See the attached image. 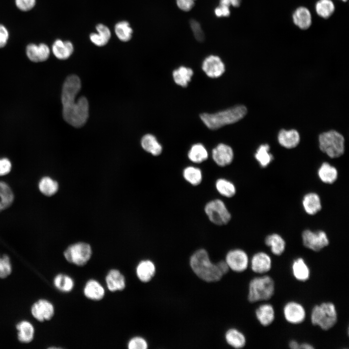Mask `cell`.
Returning <instances> with one entry per match:
<instances>
[{
    "label": "cell",
    "mask_w": 349,
    "mask_h": 349,
    "mask_svg": "<svg viewBox=\"0 0 349 349\" xmlns=\"http://www.w3.org/2000/svg\"><path fill=\"white\" fill-rule=\"evenodd\" d=\"M342 0V1H344V2H346V1H347L348 0Z\"/></svg>",
    "instance_id": "cell-54"
},
{
    "label": "cell",
    "mask_w": 349,
    "mask_h": 349,
    "mask_svg": "<svg viewBox=\"0 0 349 349\" xmlns=\"http://www.w3.org/2000/svg\"><path fill=\"white\" fill-rule=\"evenodd\" d=\"M289 346L290 348L292 349H300V344L295 340H291L289 343Z\"/></svg>",
    "instance_id": "cell-52"
},
{
    "label": "cell",
    "mask_w": 349,
    "mask_h": 349,
    "mask_svg": "<svg viewBox=\"0 0 349 349\" xmlns=\"http://www.w3.org/2000/svg\"><path fill=\"white\" fill-rule=\"evenodd\" d=\"M12 169V164L7 158L0 159V176L8 174Z\"/></svg>",
    "instance_id": "cell-46"
},
{
    "label": "cell",
    "mask_w": 349,
    "mask_h": 349,
    "mask_svg": "<svg viewBox=\"0 0 349 349\" xmlns=\"http://www.w3.org/2000/svg\"><path fill=\"white\" fill-rule=\"evenodd\" d=\"M196 0H176L177 7L181 10L188 12L194 6Z\"/></svg>",
    "instance_id": "cell-47"
},
{
    "label": "cell",
    "mask_w": 349,
    "mask_h": 349,
    "mask_svg": "<svg viewBox=\"0 0 349 349\" xmlns=\"http://www.w3.org/2000/svg\"><path fill=\"white\" fill-rule=\"evenodd\" d=\"M314 348V347L312 345H311L308 343H302V344H300V349H312Z\"/></svg>",
    "instance_id": "cell-53"
},
{
    "label": "cell",
    "mask_w": 349,
    "mask_h": 349,
    "mask_svg": "<svg viewBox=\"0 0 349 349\" xmlns=\"http://www.w3.org/2000/svg\"><path fill=\"white\" fill-rule=\"evenodd\" d=\"M15 3L21 11H28L34 7L36 0H15Z\"/></svg>",
    "instance_id": "cell-45"
},
{
    "label": "cell",
    "mask_w": 349,
    "mask_h": 349,
    "mask_svg": "<svg viewBox=\"0 0 349 349\" xmlns=\"http://www.w3.org/2000/svg\"><path fill=\"white\" fill-rule=\"evenodd\" d=\"M98 33H92L90 35L91 42L95 45L102 47L106 45L109 42L111 33L110 29L102 24H99L96 26Z\"/></svg>",
    "instance_id": "cell-28"
},
{
    "label": "cell",
    "mask_w": 349,
    "mask_h": 349,
    "mask_svg": "<svg viewBox=\"0 0 349 349\" xmlns=\"http://www.w3.org/2000/svg\"><path fill=\"white\" fill-rule=\"evenodd\" d=\"M301 238L303 245L315 252L320 251L329 244L328 236L322 230H305L302 233Z\"/></svg>",
    "instance_id": "cell-9"
},
{
    "label": "cell",
    "mask_w": 349,
    "mask_h": 349,
    "mask_svg": "<svg viewBox=\"0 0 349 349\" xmlns=\"http://www.w3.org/2000/svg\"><path fill=\"white\" fill-rule=\"evenodd\" d=\"M266 245L270 247L271 252L276 255H281L286 248V242L280 235L276 233L270 234L265 239Z\"/></svg>",
    "instance_id": "cell-26"
},
{
    "label": "cell",
    "mask_w": 349,
    "mask_h": 349,
    "mask_svg": "<svg viewBox=\"0 0 349 349\" xmlns=\"http://www.w3.org/2000/svg\"><path fill=\"white\" fill-rule=\"evenodd\" d=\"M83 292L85 296L90 300L99 301L105 295V290L103 286L97 281L91 279L86 284Z\"/></svg>",
    "instance_id": "cell-23"
},
{
    "label": "cell",
    "mask_w": 349,
    "mask_h": 349,
    "mask_svg": "<svg viewBox=\"0 0 349 349\" xmlns=\"http://www.w3.org/2000/svg\"><path fill=\"white\" fill-rule=\"evenodd\" d=\"M247 112V108L244 106L238 105L214 113H203L200 117L209 129L215 130L236 123L242 119Z\"/></svg>",
    "instance_id": "cell-3"
},
{
    "label": "cell",
    "mask_w": 349,
    "mask_h": 349,
    "mask_svg": "<svg viewBox=\"0 0 349 349\" xmlns=\"http://www.w3.org/2000/svg\"><path fill=\"white\" fill-rule=\"evenodd\" d=\"M284 315L286 320L293 324L302 322L306 317L303 306L296 301L287 302L284 307Z\"/></svg>",
    "instance_id": "cell-13"
},
{
    "label": "cell",
    "mask_w": 349,
    "mask_h": 349,
    "mask_svg": "<svg viewBox=\"0 0 349 349\" xmlns=\"http://www.w3.org/2000/svg\"><path fill=\"white\" fill-rule=\"evenodd\" d=\"M202 68L206 75L211 78L221 77L225 71V65L218 56L211 55L203 61Z\"/></svg>",
    "instance_id": "cell-12"
},
{
    "label": "cell",
    "mask_w": 349,
    "mask_h": 349,
    "mask_svg": "<svg viewBox=\"0 0 349 349\" xmlns=\"http://www.w3.org/2000/svg\"><path fill=\"white\" fill-rule=\"evenodd\" d=\"M214 13L217 17H227L230 16V10L229 7L219 5L214 10Z\"/></svg>",
    "instance_id": "cell-49"
},
{
    "label": "cell",
    "mask_w": 349,
    "mask_h": 349,
    "mask_svg": "<svg viewBox=\"0 0 349 349\" xmlns=\"http://www.w3.org/2000/svg\"><path fill=\"white\" fill-rule=\"evenodd\" d=\"M317 175L319 179L328 184L333 183L338 178V171L333 166L327 162H323L319 167Z\"/></svg>",
    "instance_id": "cell-24"
},
{
    "label": "cell",
    "mask_w": 349,
    "mask_h": 349,
    "mask_svg": "<svg viewBox=\"0 0 349 349\" xmlns=\"http://www.w3.org/2000/svg\"><path fill=\"white\" fill-rule=\"evenodd\" d=\"M12 272V266L9 256L6 254L0 256V278H4Z\"/></svg>",
    "instance_id": "cell-42"
},
{
    "label": "cell",
    "mask_w": 349,
    "mask_h": 349,
    "mask_svg": "<svg viewBox=\"0 0 349 349\" xmlns=\"http://www.w3.org/2000/svg\"><path fill=\"white\" fill-rule=\"evenodd\" d=\"M9 38V32L7 28L0 24V48L4 47L7 44Z\"/></svg>",
    "instance_id": "cell-48"
},
{
    "label": "cell",
    "mask_w": 349,
    "mask_h": 349,
    "mask_svg": "<svg viewBox=\"0 0 349 349\" xmlns=\"http://www.w3.org/2000/svg\"><path fill=\"white\" fill-rule=\"evenodd\" d=\"M136 272L138 279L141 281L147 283L154 276L156 267L154 263L150 260H142L137 265Z\"/></svg>",
    "instance_id": "cell-21"
},
{
    "label": "cell",
    "mask_w": 349,
    "mask_h": 349,
    "mask_svg": "<svg viewBox=\"0 0 349 349\" xmlns=\"http://www.w3.org/2000/svg\"><path fill=\"white\" fill-rule=\"evenodd\" d=\"M78 93L72 90L62 92L63 115L64 120L73 127H79L85 124L89 116V104L84 96L76 100Z\"/></svg>",
    "instance_id": "cell-1"
},
{
    "label": "cell",
    "mask_w": 349,
    "mask_h": 349,
    "mask_svg": "<svg viewBox=\"0 0 349 349\" xmlns=\"http://www.w3.org/2000/svg\"><path fill=\"white\" fill-rule=\"evenodd\" d=\"M241 0H220L219 5L229 7L231 5L238 7L241 4Z\"/></svg>",
    "instance_id": "cell-50"
},
{
    "label": "cell",
    "mask_w": 349,
    "mask_h": 349,
    "mask_svg": "<svg viewBox=\"0 0 349 349\" xmlns=\"http://www.w3.org/2000/svg\"><path fill=\"white\" fill-rule=\"evenodd\" d=\"M302 205L305 212L310 215L317 214L322 208L320 198L315 192L306 194L303 197Z\"/></svg>",
    "instance_id": "cell-19"
},
{
    "label": "cell",
    "mask_w": 349,
    "mask_h": 349,
    "mask_svg": "<svg viewBox=\"0 0 349 349\" xmlns=\"http://www.w3.org/2000/svg\"><path fill=\"white\" fill-rule=\"evenodd\" d=\"M54 284L57 289L64 292L71 291L74 286L73 279L69 276L63 274H59L55 277Z\"/></svg>",
    "instance_id": "cell-41"
},
{
    "label": "cell",
    "mask_w": 349,
    "mask_h": 349,
    "mask_svg": "<svg viewBox=\"0 0 349 349\" xmlns=\"http://www.w3.org/2000/svg\"><path fill=\"white\" fill-rule=\"evenodd\" d=\"M189 159L194 163H201L206 161L208 153L205 146L201 143L193 144L188 153Z\"/></svg>",
    "instance_id": "cell-31"
},
{
    "label": "cell",
    "mask_w": 349,
    "mask_h": 349,
    "mask_svg": "<svg viewBox=\"0 0 349 349\" xmlns=\"http://www.w3.org/2000/svg\"><path fill=\"white\" fill-rule=\"evenodd\" d=\"M28 58L33 62H41L47 60L50 54L49 47L45 44L41 43L38 45L30 44L26 49Z\"/></svg>",
    "instance_id": "cell-15"
},
{
    "label": "cell",
    "mask_w": 349,
    "mask_h": 349,
    "mask_svg": "<svg viewBox=\"0 0 349 349\" xmlns=\"http://www.w3.org/2000/svg\"><path fill=\"white\" fill-rule=\"evenodd\" d=\"M212 158L219 166L223 167L230 165L234 159L232 148L227 144L221 143L212 150Z\"/></svg>",
    "instance_id": "cell-11"
},
{
    "label": "cell",
    "mask_w": 349,
    "mask_h": 349,
    "mask_svg": "<svg viewBox=\"0 0 349 349\" xmlns=\"http://www.w3.org/2000/svg\"><path fill=\"white\" fill-rule=\"evenodd\" d=\"M114 31L118 39L123 42H127L132 37L133 30L129 23L126 21H122L116 23Z\"/></svg>",
    "instance_id": "cell-40"
},
{
    "label": "cell",
    "mask_w": 349,
    "mask_h": 349,
    "mask_svg": "<svg viewBox=\"0 0 349 349\" xmlns=\"http://www.w3.org/2000/svg\"><path fill=\"white\" fill-rule=\"evenodd\" d=\"M217 265L223 275L227 273L230 269L225 261H220L217 263Z\"/></svg>",
    "instance_id": "cell-51"
},
{
    "label": "cell",
    "mask_w": 349,
    "mask_h": 349,
    "mask_svg": "<svg viewBox=\"0 0 349 349\" xmlns=\"http://www.w3.org/2000/svg\"><path fill=\"white\" fill-rule=\"evenodd\" d=\"M292 272L294 277L300 281H305L310 277L309 268L302 258H298L294 260L292 266Z\"/></svg>",
    "instance_id": "cell-32"
},
{
    "label": "cell",
    "mask_w": 349,
    "mask_h": 349,
    "mask_svg": "<svg viewBox=\"0 0 349 349\" xmlns=\"http://www.w3.org/2000/svg\"><path fill=\"white\" fill-rule=\"evenodd\" d=\"M278 141L283 147L291 149L296 147L300 141V135L295 129L286 130L282 129L279 132Z\"/></svg>",
    "instance_id": "cell-20"
},
{
    "label": "cell",
    "mask_w": 349,
    "mask_h": 349,
    "mask_svg": "<svg viewBox=\"0 0 349 349\" xmlns=\"http://www.w3.org/2000/svg\"><path fill=\"white\" fill-rule=\"evenodd\" d=\"M190 24L195 39L199 42L203 41L205 39V34L200 23L195 19H191Z\"/></svg>",
    "instance_id": "cell-44"
},
{
    "label": "cell",
    "mask_w": 349,
    "mask_h": 349,
    "mask_svg": "<svg viewBox=\"0 0 349 349\" xmlns=\"http://www.w3.org/2000/svg\"><path fill=\"white\" fill-rule=\"evenodd\" d=\"M105 281L107 288L111 292L122 291L126 286L124 276L116 269H112L109 271Z\"/></svg>",
    "instance_id": "cell-18"
},
{
    "label": "cell",
    "mask_w": 349,
    "mask_h": 349,
    "mask_svg": "<svg viewBox=\"0 0 349 349\" xmlns=\"http://www.w3.org/2000/svg\"><path fill=\"white\" fill-rule=\"evenodd\" d=\"M141 145L146 152L153 156H159L162 151V146L153 135L147 134L141 140Z\"/></svg>",
    "instance_id": "cell-29"
},
{
    "label": "cell",
    "mask_w": 349,
    "mask_h": 349,
    "mask_svg": "<svg viewBox=\"0 0 349 349\" xmlns=\"http://www.w3.org/2000/svg\"><path fill=\"white\" fill-rule=\"evenodd\" d=\"M215 187L217 192L226 198H232L236 193L237 189L235 184L225 178L217 179L215 183Z\"/></svg>",
    "instance_id": "cell-30"
},
{
    "label": "cell",
    "mask_w": 349,
    "mask_h": 349,
    "mask_svg": "<svg viewBox=\"0 0 349 349\" xmlns=\"http://www.w3.org/2000/svg\"><path fill=\"white\" fill-rule=\"evenodd\" d=\"M251 269L257 273L268 272L271 268V259L267 253L259 252L255 254L251 259Z\"/></svg>",
    "instance_id": "cell-16"
},
{
    "label": "cell",
    "mask_w": 349,
    "mask_h": 349,
    "mask_svg": "<svg viewBox=\"0 0 349 349\" xmlns=\"http://www.w3.org/2000/svg\"><path fill=\"white\" fill-rule=\"evenodd\" d=\"M182 176L184 180L193 186L200 185L202 182L203 175L200 168L194 166H188L182 171Z\"/></svg>",
    "instance_id": "cell-27"
},
{
    "label": "cell",
    "mask_w": 349,
    "mask_h": 349,
    "mask_svg": "<svg viewBox=\"0 0 349 349\" xmlns=\"http://www.w3.org/2000/svg\"><path fill=\"white\" fill-rule=\"evenodd\" d=\"M14 200V194L10 186L0 181V212L9 207Z\"/></svg>",
    "instance_id": "cell-33"
},
{
    "label": "cell",
    "mask_w": 349,
    "mask_h": 349,
    "mask_svg": "<svg viewBox=\"0 0 349 349\" xmlns=\"http://www.w3.org/2000/svg\"><path fill=\"white\" fill-rule=\"evenodd\" d=\"M274 290V282L270 276L255 277L249 283L248 299L252 303L269 300L273 295Z\"/></svg>",
    "instance_id": "cell-4"
},
{
    "label": "cell",
    "mask_w": 349,
    "mask_h": 349,
    "mask_svg": "<svg viewBox=\"0 0 349 349\" xmlns=\"http://www.w3.org/2000/svg\"><path fill=\"white\" fill-rule=\"evenodd\" d=\"M254 157L259 165L263 168L267 167L273 159V155L270 153V146L268 144L261 145L257 149Z\"/></svg>",
    "instance_id": "cell-39"
},
{
    "label": "cell",
    "mask_w": 349,
    "mask_h": 349,
    "mask_svg": "<svg viewBox=\"0 0 349 349\" xmlns=\"http://www.w3.org/2000/svg\"><path fill=\"white\" fill-rule=\"evenodd\" d=\"M127 347L129 349H146L148 348V344L143 338L136 336L129 341Z\"/></svg>",
    "instance_id": "cell-43"
},
{
    "label": "cell",
    "mask_w": 349,
    "mask_h": 349,
    "mask_svg": "<svg viewBox=\"0 0 349 349\" xmlns=\"http://www.w3.org/2000/svg\"><path fill=\"white\" fill-rule=\"evenodd\" d=\"M315 10L319 16L327 19L333 14L335 5L332 0H318L316 3Z\"/></svg>",
    "instance_id": "cell-38"
},
{
    "label": "cell",
    "mask_w": 349,
    "mask_h": 349,
    "mask_svg": "<svg viewBox=\"0 0 349 349\" xmlns=\"http://www.w3.org/2000/svg\"><path fill=\"white\" fill-rule=\"evenodd\" d=\"M52 51L58 59L65 60L73 53L74 47L72 43L69 41H63L60 39H57L52 45Z\"/></svg>",
    "instance_id": "cell-22"
},
{
    "label": "cell",
    "mask_w": 349,
    "mask_h": 349,
    "mask_svg": "<svg viewBox=\"0 0 349 349\" xmlns=\"http://www.w3.org/2000/svg\"><path fill=\"white\" fill-rule=\"evenodd\" d=\"M90 245L84 242H78L70 245L63 253L66 260L78 266L87 264L92 256Z\"/></svg>",
    "instance_id": "cell-8"
},
{
    "label": "cell",
    "mask_w": 349,
    "mask_h": 349,
    "mask_svg": "<svg viewBox=\"0 0 349 349\" xmlns=\"http://www.w3.org/2000/svg\"><path fill=\"white\" fill-rule=\"evenodd\" d=\"M318 141L320 150L331 158H339L344 153V138L335 130L322 133Z\"/></svg>",
    "instance_id": "cell-6"
},
{
    "label": "cell",
    "mask_w": 349,
    "mask_h": 349,
    "mask_svg": "<svg viewBox=\"0 0 349 349\" xmlns=\"http://www.w3.org/2000/svg\"><path fill=\"white\" fill-rule=\"evenodd\" d=\"M18 331V339L22 343H28L31 342L34 336V328L29 322L22 321L18 323L16 326Z\"/></svg>",
    "instance_id": "cell-35"
},
{
    "label": "cell",
    "mask_w": 349,
    "mask_h": 349,
    "mask_svg": "<svg viewBox=\"0 0 349 349\" xmlns=\"http://www.w3.org/2000/svg\"><path fill=\"white\" fill-rule=\"evenodd\" d=\"M204 210L209 221L216 225H226L232 218L226 204L220 199H214L207 202Z\"/></svg>",
    "instance_id": "cell-7"
},
{
    "label": "cell",
    "mask_w": 349,
    "mask_h": 349,
    "mask_svg": "<svg viewBox=\"0 0 349 349\" xmlns=\"http://www.w3.org/2000/svg\"><path fill=\"white\" fill-rule=\"evenodd\" d=\"M292 20L294 24L300 29L307 30L312 24V19L311 12L305 7H299L293 13Z\"/></svg>",
    "instance_id": "cell-17"
},
{
    "label": "cell",
    "mask_w": 349,
    "mask_h": 349,
    "mask_svg": "<svg viewBox=\"0 0 349 349\" xmlns=\"http://www.w3.org/2000/svg\"><path fill=\"white\" fill-rule=\"evenodd\" d=\"M225 261L232 270L242 272L247 268L249 258L244 251L240 249H236L227 253Z\"/></svg>",
    "instance_id": "cell-10"
},
{
    "label": "cell",
    "mask_w": 349,
    "mask_h": 349,
    "mask_svg": "<svg viewBox=\"0 0 349 349\" xmlns=\"http://www.w3.org/2000/svg\"><path fill=\"white\" fill-rule=\"evenodd\" d=\"M225 340L231 346L236 349L243 348L246 343L244 335L236 329H230L225 333Z\"/></svg>",
    "instance_id": "cell-36"
},
{
    "label": "cell",
    "mask_w": 349,
    "mask_h": 349,
    "mask_svg": "<svg viewBox=\"0 0 349 349\" xmlns=\"http://www.w3.org/2000/svg\"><path fill=\"white\" fill-rule=\"evenodd\" d=\"M256 317L260 323L264 326L271 324L275 318V312L270 304H263L255 310Z\"/></svg>",
    "instance_id": "cell-25"
},
{
    "label": "cell",
    "mask_w": 349,
    "mask_h": 349,
    "mask_svg": "<svg viewBox=\"0 0 349 349\" xmlns=\"http://www.w3.org/2000/svg\"><path fill=\"white\" fill-rule=\"evenodd\" d=\"M190 266L194 273L206 282H217L223 276L217 263L211 261L207 252L204 249L197 250L191 255Z\"/></svg>",
    "instance_id": "cell-2"
},
{
    "label": "cell",
    "mask_w": 349,
    "mask_h": 349,
    "mask_svg": "<svg viewBox=\"0 0 349 349\" xmlns=\"http://www.w3.org/2000/svg\"><path fill=\"white\" fill-rule=\"evenodd\" d=\"M311 320L313 325L318 326L323 330L331 329L337 321L334 304L331 302H324L314 306L311 312Z\"/></svg>",
    "instance_id": "cell-5"
},
{
    "label": "cell",
    "mask_w": 349,
    "mask_h": 349,
    "mask_svg": "<svg viewBox=\"0 0 349 349\" xmlns=\"http://www.w3.org/2000/svg\"><path fill=\"white\" fill-rule=\"evenodd\" d=\"M193 74V72L191 68L181 66L174 70L173 77L176 84L186 87L191 80Z\"/></svg>",
    "instance_id": "cell-34"
},
{
    "label": "cell",
    "mask_w": 349,
    "mask_h": 349,
    "mask_svg": "<svg viewBox=\"0 0 349 349\" xmlns=\"http://www.w3.org/2000/svg\"><path fill=\"white\" fill-rule=\"evenodd\" d=\"M31 312L33 317L37 320L43 322L50 320L54 314L53 305L46 300L41 299L32 306Z\"/></svg>",
    "instance_id": "cell-14"
},
{
    "label": "cell",
    "mask_w": 349,
    "mask_h": 349,
    "mask_svg": "<svg viewBox=\"0 0 349 349\" xmlns=\"http://www.w3.org/2000/svg\"><path fill=\"white\" fill-rule=\"evenodd\" d=\"M38 188L42 194L47 196H51L57 192L59 185L56 181L50 177L45 176L40 179Z\"/></svg>",
    "instance_id": "cell-37"
}]
</instances>
